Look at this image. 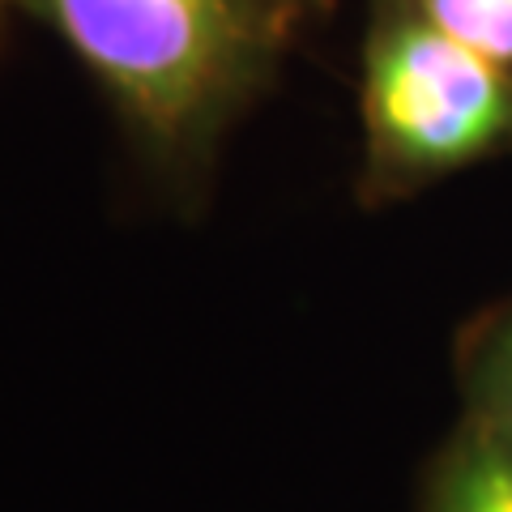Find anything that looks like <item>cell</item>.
I'll return each mask as SVG.
<instances>
[{"mask_svg": "<svg viewBox=\"0 0 512 512\" xmlns=\"http://www.w3.org/2000/svg\"><path fill=\"white\" fill-rule=\"evenodd\" d=\"M427 22L512 69V0H414Z\"/></svg>", "mask_w": 512, "mask_h": 512, "instance_id": "cell-4", "label": "cell"}, {"mask_svg": "<svg viewBox=\"0 0 512 512\" xmlns=\"http://www.w3.org/2000/svg\"><path fill=\"white\" fill-rule=\"evenodd\" d=\"M431 512H512V440L474 436L448 461Z\"/></svg>", "mask_w": 512, "mask_h": 512, "instance_id": "cell-3", "label": "cell"}, {"mask_svg": "<svg viewBox=\"0 0 512 512\" xmlns=\"http://www.w3.org/2000/svg\"><path fill=\"white\" fill-rule=\"evenodd\" d=\"M495 402H500V436L512 440V333L500 350V372H495Z\"/></svg>", "mask_w": 512, "mask_h": 512, "instance_id": "cell-5", "label": "cell"}, {"mask_svg": "<svg viewBox=\"0 0 512 512\" xmlns=\"http://www.w3.org/2000/svg\"><path fill=\"white\" fill-rule=\"evenodd\" d=\"M0 5H9V0H0Z\"/></svg>", "mask_w": 512, "mask_h": 512, "instance_id": "cell-6", "label": "cell"}, {"mask_svg": "<svg viewBox=\"0 0 512 512\" xmlns=\"http://www.w3.org/2000/svg\"><path fill=\"white\" fill-rule=\"evenodd\" d=\"M82 60L154 167H188L252 86L274 0H13Z\"/></svg>", "mask_w": 512, "mask_h": 512, "instance_id": "cell-1", "label": "cell"}, {"mask_svg": "<svg viewBox=\"0 0 512 512\" xmlns=\"http://www.w3.org/2000/svg\"><path fill=\"white\" fill-rule=\"evenodd\" d=\"M363 120L389 175L466 167L512 128V77L427 22L419 5L384 13L367 43Z\"/></svg>", "mask_w": 512, "mask_h": 512, "instance_id": "cell-2", "label": "cell"}]
</instances>
